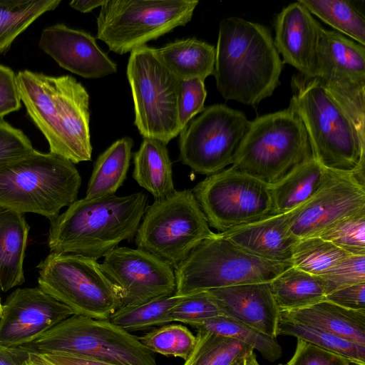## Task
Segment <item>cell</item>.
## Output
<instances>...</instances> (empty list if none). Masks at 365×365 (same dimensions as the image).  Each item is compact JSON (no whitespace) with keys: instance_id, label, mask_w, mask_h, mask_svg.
Masks as SVG:
<instances>
[{"instance_id":"obj_17","label":"cell","mask_w":365,"mask_h":365,"mask_svg":"<svg viewBox=\"0 0 365 365\" xmlns=\"http://www.w3.org/2000/svg\"><path fill=\"white\" fill-rule=\"evenodd\" d=\"M73 314L69 307L39 287L16 289L2 305L0 344L7 347L27 344Z\"/></svg>"},{"instance_id":"obj_35","label":"cell","mask_w":365,"mask_h":365,"mask_svg":"<svg viewBox=\"0 0 365 365\" xmlns=\"http://www.w3.org/2000/svg\"><path fill=\"white\" fill-rule=\"evenodd\" d=\"M349 254L319 236L299 239L292 250L294 267L311 274L322 276Z\"/></svg>"},{"instance_id":"obj_18","label":"cell","mask_w":365,"mask_h":365,"mask_svg":"<svg viewBox=\"0 0 365 365\" xmlns=\"http://www.w3.org/2000/svg\"><path fill=\"white\" fill-rule=\"evenodd\" d=\"M365 210V185L341 174L309 201L288 212L289 226L298 240L318 236L336 222Z\"/></svg>"},{"instance_id":"obj_24","label":"cell","mask_w":365,"mask_h":365,"mask_svg":"<svg viewBox=\"0 0 365 365\" xmlns=\"http://www.w3.org/2000/svg\"><path fill=\"white\" fill-rule=\"evenodd\" d=\"M280 316L365 346V311L347 309L324 300L304 309L282 312Z\"/></svg>"},{"instance_id":"obj_30","label":"cell","mask_w":365,"mask_h":365,"mask_svg":"<svg viewBox=\"0 0 365 365\" xmlns=\"http://www.w3.org/2000/svg\"><path fill=\"white\" fill-rule=\"evenodd\" d=\"M313 15L345 34L356 43L365 46L364 14L351 1L299 0Z\"/></svg>"},{"instance_id":"obj_11","label":"cell","mask_w":365,"mask_h":365,"mask_svg":"<svg viewBox=\"0 0 365 365\" xmlns=\"http://www.w3.org/2000/svg\"><path fill=\"white\" fill-rule=\"evenodd\" d=\"M213 232L190 189L175 190L148 206L135 236L138 249L175 269Z\"/></svg>"},{"instance_id":"obj_51","label":"cell","mask_w":365,"mask_h":365,"mask_svg":"<svg viewBox=\"0 0 365 365\" xmlns=\"http://www.w3.org/2000/svg\"><path fill=\"white\" fill-rule=\"evenodd\" d=\"M2 309V304H1V300H0V309Z\"/></svg>"},{"instance_id":"obj_9","label":"cell","mask_w":365,"mask_h":365,"mask_svg":"<svg viewBox=\"0 0 365 365\" xmlns=\"http://www.w3.org/2000/svg\"><path fill=\"white\" fill-rule=\"evenodd\" d=\"M197 0H106L96 19V38L123 55L185 26Z\"/></svg>"},{"instance_id":"obj_16","label":"cell","mask_w":365,"mask_h":365,"mask_svg":"<svg viewBox=\"0 0 365 365\" xmlns=\"http://www.w3.org/2000/svg\"><path fill=\"white\" fill-rule=\"evenodd\" d=\"M99 265L119 288L120 307L137 306L175 294L174 269L145 250L118 246L103 257Z\"/></svg>"},{"instance_id":"obj_39","label":"cell","mask_w":365,"mask_h":365,"mask_svg":"<svg viewBox=\"0 0 365 365\" xmlns=\"http://www.w3.org/2000/svg\"><path fill=\"white\" fill-rule=\"evenodd\" d=\"M170 322L192 327L205 320L222 317L218 305L207 291L183 296L168 313Z\"/></svg>"},{"instance_id":"obj_38","label":"cell","mask_w":365,"mask_h":365,"mask_svg":"<svg viewBox=\"0 0 365 365\" xmlns=\"http://www.w3.org/2000/svg\"><path fill=\"white\" fill-rule=\"evenodd\" d=\"M318 236L351 255H365V210L336 222Z\"/></svg>"},{"instance_id":"obj_32","label":"cell","mask_w":365,"mask_h":365,"mask_svg":"<svg viewBox=\"0 0 365 365\" xmlns=\"http://www.w3.org/2000/svg\"><path fill=\"white\" fill-rule=\"evenodd\" d=\"M204 331L237 339L258 351L267 361L274 362L282 356V350L276 338L271 337L245 324L226 317L209 319L193 326Z\"/></svg>"},{"instance_id":"obj_1","label":"cell","mask_w":365,"mask_h":365,"mask_svg":"<svg viewBox=\"0 0 365 365\" xmlns=\"http://www.w3.org/2000/svg\"><path fill=\"white\" fill-rule=\"evenodd\" d=\"M282 65L267 26L237 16L220 21L213 76L224 99L255 108L280 85Z\"/></svg>"},{"instance_id":"obj_36","label":"cell","mask_w":365,"mask_h":365,"mask_svg":"<svg viewBox=\"0 0 365 365\" xmlns=\"http://www.w3.org/2000/svg\"><path fill=\"white\" fill-rule=\"evenodd\" d=\"M182 297L174 294L137 306L120 307L108 320L129 332L163 326L171 322L168 313Z\"/></svg>"},{"instance_id":"obj_28","label":"cell","mask_w":365,"mask_h":365,"mask_svg":"<svg viewBox=\"0 0 365 365\" xmlns=\"http://www.w3.org/2000/svg\"><path fill=\"white\" fill-rule=\"evenodd\" d=\"M133 146L131 138L123 137L98 157L88 182L86 199H98L115 194L126 180Z\"/></svg>"},{"instance_id":"obj_47","label":"cell","mask_w":365,"mask_h":365,"mask_svg":"<svg viewBox=\"0 0 365 365\" xmlns=\"http://www.w3.org/2000/svg\"><path fill=\"white\" fill-rule=\"evenodd\" d=\"M29 360V352L23 347L0 344V365H28Z\"/></svg>"},{"instance_id":"obj_50","label":"cell","mask_w":365,"mask_h":365,"mask_svg":"<svg viewBox=\"0 0 365 365\" xmlns=\"http://www.w3.org/2000/svg\"><path fill=\"white\" fill-rule=\"evenodd\" d=\"M28 365H46L45 364H43L41 362L37 361L34 359H32L29 356V360L28 361Z\"/></svg>"},{"instance_id":"obj_31","label":"cell","mask_w":365,"mask_h":365,"mask_svg":"<svg viewBox=\"0 0 365 365\" xmlns=\"http://www.w3.org/2000/svg\"><path fill=\"white\" fill-rule=\"evenodd\" d=\"M61 0H0V54L43 14L54 10Z\"/></svg>"},{"instance_id":"obj_53","label":"cell","mask_w":365,"mask_h":365,"mask_svg":"<svg viewBox=\"0 0 365 365\" xmlns=\"http://www.w3.org/2000/svg\"><path fill=\"white\" fill-rule=\"evenodd\" d=\"M278 365H286V364H278Z\"/></svg>"},{"instance_id":"obj_8","label":"cell","mask_w":365,"mask_h":365,"mask_svg":"<svg viewBox=\"0 0 365 365\" xmlns=\"http://www.w3.org/2000/svg\"><path fill=\"white\" fill-rule=\"evenodd\" d=\"M126 75L134 105V124L143 138L168 144L180 131L178 103L181 80L147 45L133 50Z\"/></svg>"},{"instance_id":"obj_45","label":"cell","mask_w":365,"mask_h":365,"mask_svg":"<svg viewBox=\"0 0 365 365\" xmlns=\"http://www.w3.org/2000/svg\"><path fill=\"white\" fill-rule=\"evenodd\" d=\"M325 300L347 309L365 311V282L335 290Z\"/></svg>"},{"instance_id":"obj_15","label":"cell","mask_w":365,"mask_h":365,"mask_svg":"<svg viewBox=\"0 0 365 365\" xmlns=\"http://www.w3.org/2000/svg\"><path fill=\"white\" fill-rule=\"evenodd\" d=\"M317 56V78L365 137V47L322 26Z\"/></svg>"},{"instance_id":"obj_19","label":"cell","mask_w":365,"mask_h":365,"mask_svg":"<svg viewBox=\"0 0 365 365\" xmlns=\"http://www.w3.org/2000/svg\"><path fill=\"white\" fill-rule=\"evenodd\" d=\"M39 48L63 68L86 78L116 73V63L98 46L91 34L57 24L45 28Z\"/></svg>"},{"instance_id":"obj_6","label":"cell","mask_w":365,"mask_h":365,"mask_svg":"<svg viewBox=\"0 0 365 365\" xmlns=\"http://www.w3.org/2000/svg\"><path fill=\"white\" fill-rule=\"evenodd\" d=\"M292 266L243 250L220 233L202 241L175 269V295L240 284L270 282Z\"/></svg>"},{"instance_id":"obj_34","label":"cell","mask_w":365,"mask_h":365,"mask_svg":"<svg viewBox=\"0 0 365 365\" xmlns=\"http://www.w3.org/2000/svg\"><path fill=\"white\" fill-rule=\"evenodd\" d=\"M195 348L182 365H231L246 354L254 351L237 339L197 331Z\"/></svg>"},{"instance_id":"obj_3","label":"cell","mask_w":365,"mask_h":365,"mask_svg":"<svg viewBox=\"0 0 365 365\" xmlns=\"http://www.w3.org/2000/svg\"><path fill=\"white\" fill-rule=\"evenodd\" d=\"M289 107L307 132L312 157L324 168L351 174L365 185V137L317 77L292 76Z\"/></svg>"},{"instance_id":"obj_5","label":"cell","mask_w":365,"mask_h":365,"mask_svg":"<svg viewBox=\"0 0 365 365\" xmlns=\"http://www.w3.org/2000/svg\"><path fill=\"white\" fill-rule=\"evenodd\" d=\"M311 158L305 128L288 107L250 121L231 168L272 186Z\"/></svg>"},{"instance_id":"obj_37","label":"cell","mask_w":365,"mask_h":365,"mask_svg":"<svg viewBox=\"0 0 365 365\" xmlns=\"http://www.w3.org/2000/svg\"><path fill=\"white\" fill-rule=\"evenodd\" d=\"M138 338L153 353L180 357L185 361L197 341L196 336L180 324L163 325Z\"/></svg>"},{"instance_id":"obj_43","label":"cell","mask_w":365,"mask_h":365,"mask_svg":"<svg viewBox=\"0 0 365 365\" xmlns=\"http://www.w3.org/2000/svg\"><path fill=\"white\" fill-rule=\"evenodd\" d=\"M292 357L286 365H350L345 357L297 339Z\"/></svg>"},{"instance_id":"obj_40","label":"cell","mask_w":365,"mask_h":365,"mask_svg":"<svg viewBox=\"0 0 365 365\" xmlns=\"http://www.w3.org/2000/svg\"><path fill=\"white\" fill-rule=\"evenodd\" d=\"M320 277L327 294L347 286L365 282V255H349Z\"/></svg>"},{"instance_id":"obj_22","label":"cell","mask_w":365,"mask_h":365,"mask_svg":"<svg viewBox=\"0 0 365 365\" xmlns=\"http://www.w3.org/2000/svg\"><path fill=\"white\" fill-rule=\"evenodd\" d=\"M220 234L255 256L280 262L292 263V250L299 240L289 230L288 212L272 215Z\"/></svg>"},{"instance_id":"obj_13","label":"cell","mask_w":365,"mask_h":365,"mask_svg":"<svg viewBox=\"0 0 365 365\" xmlns=\"http://www.w3.org/2000/svg\"><path fill=\"white\" fill-rule=\"evenodd\" d=\"M250 120L225 104H214L180 133L179 158L194 172L211 175L232 165Z\"/></svg>"},{"instance_id":"obj_12","label":"cell","mask_w":365,"mask_h":365,"mask_svg":"<svg viewBox=\"0 0 365 365\" xmlns=\"http://www.w3.org/2000/svg\"><path fill=\"white\" fill-rule=\"evenodd\" d=\"M191 190L210 227L218 233L276 214L272 187L231 167Z\"/></svg>"},{"instance_id":"obj_49","label":"cell","mask_w":365,"mask_h":365,"mask_svg":"<svg viewBox=\"0 0 365 365\" xmlns=\"http://www.w3.org/2000/svg\"><path fill=\"white\" fill-rule=\"evenodd\" d=\"M231 365H260L258 362L254 351H250L240 357Z\"/></svg>"},{"instance_id":"obj_46","label":"cell","mask_w":365,"mask_h":365,"mask_svg":"<svg viewBox=\"0 0 365 365\" xmlns=\"http://www.w3.org/2000/svg\"><path fill=\"white\" fill-rule=\"evenodd\" d=\"M31 359L46 365H117L104 361L58 354L29 353Z\"/></svg>"},{"instance_id":"obj_52","label":"cell","mask_w":365,"mask_h":365,"mask_svg":"<svg viewBox=\"0 0 365 365\" xmlns=\"http://www.w3.org/2000/svg\"><path fill=\"white\" fill-rule=\"evenodd\" d=\"M1 309H0V317H1Z\"/></svg>"},{"instance_id":"obj_14","label":"cell","mask_w":365,"mask_h":365,"mask_svg":"<svg viewBox=\"0 0 365 365\" xmlns=\"http://www.w3.org/2000/svg\"><path fill=\"white\" fill-rule=\"evenodd\" d=\"M38 128L49 153L74 164L91 160L89 94L74 77L55 76L53 91L38 110Z\"/></svg>"},{"instance_id":"obj_10","label":"cell","mask_w":365,"mask_h":365,"mask_svg":"<svg viewBox=\"0 0 365 365\" xmlns=\"http://www.w3.org/2000/svg\"><path fill=\"white\" fill-rule=\"evenodd\" d=\"M37 268L41 289L66 305L74 314L108 320L120 307L119 288L94 259L51 252Z\"/></svg>"},{"instance_id":"obj_42","label":"cell","mask_w":365,"mask_h":365,"mask_svg":"<svg viewBox=\"0 0 365 365\" xmlns=\"http://www.w3.org/2000/svg\"><path fill=\"white\" fill-rule=\"evenodd\" d=\"M34 150L21 130L0 118V166L24 157Z\"/></svg>"},{"instance_id":"obj_23","label":"cell","mask_w":365,"mask_h":365,"mask_svg":"<svg viewBox=\"0 0 365 365\" xmlns=\"http://www.w3.org/2000/svg\"><path fill=\"white\" fill-rule=\"evenodd\" d=\"M341 174L324 168L313 157L307 160L271 186L275 213L301 206Z\"/></svg>"},{"instance_id":"obj_29","label":"cell","mask_w":365,"mask_h":365,"mask_svg":"<svg viewBox=\"0 0 365 365\" xmlns=\"http://www.w3.org/2000/svg\"><path fill=\"white\" fill-rule=\"evenodd\" d=\"M269 284L280 312L310 307L325 300L327 296L320 276L309 274L293 265L281 272Z\"/></svg>"},{"instance_id":"obj_33","label":"cell","mask_w":365,"mask_h":365,"mask_svg":"<svg viewBox=\"0 0 365 365\" xmlns=\"http://www.w3.org/2000/svg\"><path fill=\"white\" fill-rule=\"evenodd\" d=\"M277 335H288L321 349L339 354L351 364L365 365V346L352 343L327 331L280 316Z\"/></svg>"},{"instance_id":"obj_7","label":"cell","mask_w":365,"mask_h":365,"mask_svg":"<svg viewBox=\"0 0 365 365\" xmlns=\"http://www.w3.org/2000/svg\"><path fill=\"white\" fill-rule=\"evenodd\" d=\"M21 346L29 353L66 354L117 365H158L138 336L109 320L78 314Z\"/></svg>"},{"instance_id":"obj_20","label":"cell","mask_w":365,"mask_h":365,"mask_svg":"<svg viewBox=\"0 0 365 365\" xmlns=\"http://www.w3.org/2000/svg\"><path fill=\"white\" fill-rule=\"evenodd\" d=\"M322 24L299 1L289 4L274 19L275 48L282 62L298 73L317 77V50Z\"/></svg>"},{"instance_id":"obj_27","label":"cell","mask_w":365,"mask_h":365,"mask_svg":"<svg viewBox=\"0 0 365 365\" xmlns=\"http://www.w3.org/2000/svg\"><path fill=\"white\" fill-rule=\"evenodd\" d=\"M166 145L158 140L143 138L139 149L133 154V178L155 200L175 191L172 162Z\"/></svg>"},{"instance_id":"obj_4","label":"cell","mask_w":365,"mask_h":365,"mask_svg":"<svg viewBox=\"0 0 365 365\" xmlns=\"http://www.w3.org/2000/svg\"><path fill=\"white\" fill-rule=\"evenodd\" d=\"M81 177L75 164L36 150L0 166V207L50 220L76 200Z\"/></svg>"},{"instance_id":"obj_25","label":"cell","mask_w":365,"mask_h":365,"mask_svg":"<svg viewBox=\"0 0 365 365\" xmlns=\"http://www.w3.org/2000/svg\"><path fill=\"white\" fill-rule=\"evenodd\" d=\"M29 226L23 213L0 207V289L24 282V260Z\"/></svg>"},{"instance_id":"obj_41","label":"cell","mask_w":365,"mask_h":365,"mask_svg":"<svg viewBox=\"0 0 365 365\" xmlns=\"http://www.w3.org/2000/svg\"><path fill=\"white\" fill-rule=\"evenodd\" d=\"M207 91L204 81L199 78L181 81L178 118L181 130L195 115L205 109Z\"/></svg>"},{"instance_id":"obj_26","label":"cell","mask_w":365,"mask_h":365,"mask_svg":"<svg viewBox=\"0 0 365 365\" xmlns=\"http://www.w3.org/2000/svg\"><path fill=\"white\" fill-rule=\"evenodd\" d=\"M160 61L181 81L214 74L215 47L196 38L177 39L155 48Z\"/></svg>"},{"instance_id":"obj_48","label":"cell","mask_w":365,"mask_h":365,"mask_svg":"<svg viewBox=\"0 0 365 365\" xmlns=\"http://www.w3.org/2000/svg\"><path fill=\"white\" fill-rule=\"evenodd\" d=\"M106 0H73L69 6L81 13L91 12L94 9L101 6Z\"/></svg>"},{"instance_id":"obj_2","label":"cell","mask_w":365,"mask_h":365,"mask_svg":"<svg viewBox=\"0 0 365 365\" xmlns=\"http://www.w3.org/2000/svg\"><path fill=\"white\" fill-rule=\"evenodd\" d=\"M148 195L138 192L93 200H78L51 220V252L73 254L96 260L136 235L148 207Z\"/></svg>"},{"instance_id":"obj_21","label":"cell","mask_w":365,"mask_h":365,"mask_svg":"<svg viewBox=\"0 0 365 365\" xmlns=\"http://www.w3.org/2000/svg\"><path fill=\"white\" fill-rule=\"evenodd\" d=\"M224 317L276 338L280 311L269 282L240 284L207 290Z\"/></svg>"},{"instance_id":"obj_44","label":"cell","mask_w":365,"mask_h":365,"mask_svg":"<svg viewBox=\"0 0 365 365\" xmlns=\"http://www.w3.org/2000/svg\"><path fill=\"white\" fill-rule=\"evenodd\" d=\"M21 107L16 75L10 68L0 64V118Z\"/></svg>"}]
</instances>
